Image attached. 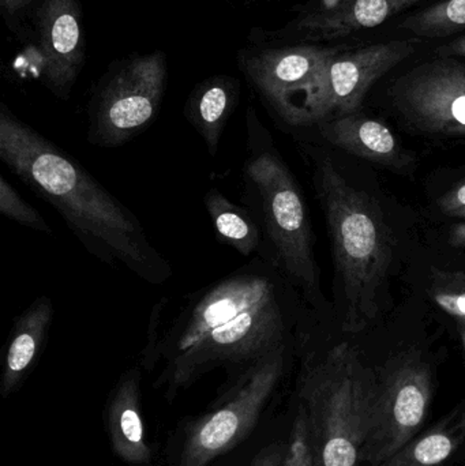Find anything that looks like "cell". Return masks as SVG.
Wrapping results in <instances>:
<instances>
[{"label":"cell","instance_id":"17","mask_svg":"<svg viewBox=\"0 0 465 466\" xmlns=\"http://www.w3.org/2000/svg\"><path fill=\"white\" fill-rule=\"evenodd\" d=\"M240 98L235 76H213L196 85L185 106V116L199 134L210 157L220 149L221 137Z\"/></svg>","mask_w":465,"mask_h":466},{"label":"cell","instance_id":"6","mask_svg":"<svg viewBox=\"0 0 465 466\" xmlns=\"http://www.w3.org/2000/svg\"><path fill=\"white\" fill-rule=\"evenodd\" d=\"M167 81V55L158 49L114 63L90 98L89 144L119 147L147 130L160 112Z\"/></svg>","mask_w":465,"mask_h":466},{"label":"cell","instance_id":"25","mask_svg":"<svg viewBox=\"0 0 465 466\" xmlns=\"http://www.w3.org/2000/svg\"><path fill=\"white\" fill-rule=\"evenodd\" d=\"M439 208L444 215L453 218L456 212L465 208V182L448 191L439 199Z\"/></svg>","mask_w":465,"mask_h":466},{"label":"cell","instance_id":"11","mask_svg":"<svg viewBox=\"0 0 465 466\" xmlns=\"http://www.w3.org/2000/svg\"><path fill=\"white\" fill-rule=\"evenodd\" d=\"M412 52V41H388L352 51L343 46L325 68L311 109V125L357 114L371 86Z\"/></svg>","mask_w":465,"mask_h":466},{"label":"cell","instance_id":"18","mask_svg":"<svg viewBox=\"0 0 465 466\" xmlns=\"http://www.w3.org/2000/svg\"><path fill=\"white\" fill-rule=\"evenodd\" d=\"M465 442V407L455 408L436 426L420 432L400 451L377 466H440Z\"/></svg>","mask_w":465,"mask_h":466},{"label":"cell","instance_id":"12","mask_svg":"<svg viewBox=\"0 0 465 466\" xmlns=\"http://www.w3.org/2000/svg\"><path fill=\"white\" fill-rule=\"evenodd\" d=\"M38 76L60 100H68L86 62L81 0H40L33 13Z\"/></svg>","mask_w":465,"mask_h":466},{"label":"cell","instance_id":"21","mask_svg":"<svg viewBox=\"0 0 465 466\" xmlns=\"http://www.w3.org/2000/svg\"><path fill=\"white\" fill-rule=\"evenodd\" d=\"M434 303L458 323H465V273L436 270L429 287Z\"/></svg>","mask_w":465,"mask_h":466},{"label":"cell","instance_id":"19","mask_svg":"<svg viewBox=\"0 0 465 466\" xmlns=\"http://www.w3.org/2000/svg\"><path fill=\"white\" fill-rule=\"evenodd\" d=\"M204 205L220 241L243 257L258 254L262 235L248 208L229 201L217 188L207 191Z\"/></svg>","mask_w":465,"mask_h":466},{"label":"cell","instance_id":"23","mask_svg":"<svg viewBox=\"0 0 465 466\" xmlns=\"http://www.w3.org/2000/svg\"><path fill=\"white\" fill-rule=\"evenodd\" d=\"M283 466H314L305 413L298 407Z\"/></svg>","mask_w":465,"mask_h":466},{"label":"cell","instance_id":"27","mask_svg":"<svg viewBox=\"0 0 465 466\" xmlns=\"http://www.w3.org/2000/svg\"><path fill=\"white\" fill-rule=\"evenodd\" d=\"M439 55L441 56H461L465 57V35L456 38V40L450 41L447 46H440L436 49Z\"/></svg>","mask_w":465,"mask_h":466},{"label":"cell","instance_id":"15","mask_svg":"<svg viewBox=\"0 0 465 466\" xmlns=\"http://www.w3.org/2000/svg\"><path fill=\"white\" fill-rule=\"evenodd\" d=\"M318 127L322 137L333 147L370 163L401 171L414 161L393 131L379 120L349 114L325 120Z\"/></svg>","mask_w":465,"mask_h":466},{"label":"cell","instance_id":"13","mask_svg":"<svg viewBox=\"0 0 465 466\" xmlns=\"http://www.w3.org/2000/svg\"><path fill=\"white\" fill-rule=\"evenodd\" d=\"M428 0H343L310 8L278 35L300 43H329L360 30L379 26L388 19Z\"/></svg>","mask_w":465,"mask_h":466},{"label":"cell","instance_id":"4","mask_svg":"<svg viewBox=\"0 0 465 466\" xmlns=\"http://www.w3.org/2000/svg\"><path fill=\"white\" fill-rule=\"evenodd\" d=\"M316 179L343 287L341 328L358 334L379 315L395 240L376 199L349 185L329 160L319 161Z\"/></svg>","mask_w":465,"mask_h":466},{"label":"cell","instance_id":"1","mask_svg":"<svg viewBox=\"0 0 465 466\" xmlns=\"http://www.w3.org/2000/svg\"><path fill=\"white\" fill-rule=\"evenodd\" d=\"M287 281L256 255L251 262L188 293L167 319L150 312L141 364L169 399L213 370L240 371L287 344ZM288 282V281H287Z\"/></svg>","mask_w":465,"mask_h":466},{"label":"cell","instance_id":"3","mask_svg":"<svg viewBox=\"0 0 465 466\" xmlns=\"http://www.w3.org/2000/svg\"><path fill=\"white\" fill-rule=\"evenodd\" d=\"M242 202L262 235L258 257L314 298L319 289L313 231L297 177L273 145L253 106L246 109Z\"/></svg>","mask_w":465,"mask_h":466},{"label":"cell","instance_id":"16","mask_svg":"<svg viewBox=\"0 0 465 466\" xmlns=\"http://www.w3.org/2000/svg\"><path fill=\"white\" fill-rule=\"evenodd\" d=\"M54 315V301L49 296L43 295L16 318L3 356L0 374L3 397L11 396L32 371L45 348Z\"/></svg>","mask_w":465,"mask_h":466},{"label":"cell","instance_id":"14","mask_svg":"<svg viewBox=\"0 0 465 466\" xmlns=\"http://www.w3.org/2000/svg\"><path fill=\"white\" fill-rule=\"evenodd\" d=\"M106 426L115 454L131 466H150L141 410V371L127 370L112 389L106 408Z\"/></svg>","mask_w":465,"mask_h":466},{"label":"cell","instance_id":"8","mask_svg":"<svg viewBox=\"0 0 465 466\" xmlns=\"http://www.w3.org/2000/svg\"><path fill=\"white\" fill-rule=\"evenodd\" d=\"M377 377L362 453L369 466L382 464L420 434L434 393L430 363L418 350L399 353Z\"/></svg>","mask_w":465,"mask_h":466},{"label":"cell","instance_id":"10","mask_svg":"<svg viewBox=\"0 0 465 466\" xmlns=\"http://www.w3.org/2000/svg\"><path fill=\"white\" fill-rule=\"evenodd\" d=\"M400 116L420 133L465 139V65L450 56L422 63L390 89Z\"/></svg>","mask_w":465,"mask_h":466},{"label":"cell","instance_id":"29","mask_svg":"<svg viewBox=\"0 0 465 466\" xmlns=\"http://www.w3.org/2000/svg\"><path fill=\"white\" fill-rule=\"evenodd\" d=\"M459 336H460L461 345L465 353V323H458Z\"/></svg>","mask_w":465,"mask_h":466},{"label":"cell","instance_id":"20","mask_svg":"<svg viewBox=\"0 0 465 466\" xmlns=\"http://www.w3.org/2000/svg\"><path fill=\"white\" fill-rule=\"evenodd\" d=\"M399 29L418 37L440 38L465 32V0H441L406 16Z\"/></svg>","mask_w":465,"mask_h":466},{"label":"cell","instance_id":"7","mask_svg":"<svg viewBox=\"0 0 465 466\" xmlns=\"http://www.w3.org/2000/svg\"><path fill=\"white\" fill-rule=\"evenodd\" d=\"M286 366L284 344L235 372V382L186 431L179 466H209L239 446L258 423Z\"/></svg>","mask_w":465,"mask_h":466},{"label":"cell","instance_id":"9","mask_svg":"<svg viewBox=\"0 0 465 466\" xmlns=\"http://www.w3.org/2000/svg\"><path fill=\"white\" fill-rule=\"evenodd\" d=\"M344 46L299 44L239 52V67L270 108L294 127L310 126L328 62Z\"/></svg>","mask_w":465,"mask_h":466},{"label":"cell","instance_id":"22","mask_svg":"<svg viewBox=\"0 0 465 466\" xmlns=\"http://www.w3.org/2000/svg\"><path fill=\"white\" fill-rule=\"evenodd\" d=\"M0 213L16 224L52 235V228L43 216L16 193L15 188L3 175H0Z\"/></svg>","mask_w":465,"mask_h":466},{"label":"cell","instance_id":"26","mask_svg":"<svg viewBox=\"0 0 465 466\" xmlns=\"http://www.w3.org/2000/svg\"><path fill=\"white\" fill-rule=\"evenodd\" d=\"M287 448H288V445L286 446L283 443L268 446L257 454L250 466H283Z\"/></svg>","mask_w":465,"mask_h":466},{"label":"cell","instance_id":"30","mask_svg":"<svg viewBox=\"0 0 465 466\" xmlns=\"http://www.w3.org/2000/svg\"><path fill=\"white\" fill-rule=\"evenodd\" d=\"M453 218H464L465 220V208H463V209L459 210V212H456L455 215H453Z\"/></svg>","mask_w":465,"mask_h":466},{"label":"cell","instance_id":"24","mask_svg":"<svg viewBox=\"0 0 465 466\" xmlns=\"http://www.w3.org/2000/svg\"><path fill=\"white\" fill-rule=\"evenodd\" d=\"M38 2L40 0H0L3 19L13 35L25 37L27 18L33 16V7H37Z\"/></svg>","mask_w":465,"mask_h":466},{"label":"cell","instance_id":"28","mask_svg":"<svg viewBox=\"0 0 465 466\" xmlns=\"http://www.w3.org/2000/svg\"><path fill=\"white\" fill-rule=\"evenodd\" d=\"M450 244L453 247H465V223L458 224L450 229Z\"/></svg>","mask_w":465,"mask_h":466},{"label":"cell","instance_id":"5","mask_svg":"<svg viewBox=\"0 0 465 466\" xmlns=\"http://www.w3.org/2000/svg\"><path fill=\"white\" fill-rule=\"evenodd\" d=\"M377 378L349 342L303 361L298 407L305 413L314 466L363 465Z\"/></svg>","mask_w":465,"mask_h":466},{"label":"cell","instance_id":"2","mask_svg":"<svg viewBox=\"0 0 465 466\" xmlns=\"http://www.w3.org/2000/svg\"><path fill=\"white\" fill-rule=\"evenodd\" d=\"M0 160L51 205L79 243L111 268L150 285L174 274L136 215L78 160L0 104Z\"/></svg>","mask_w":465,"mask_h":466}]
</instances>
